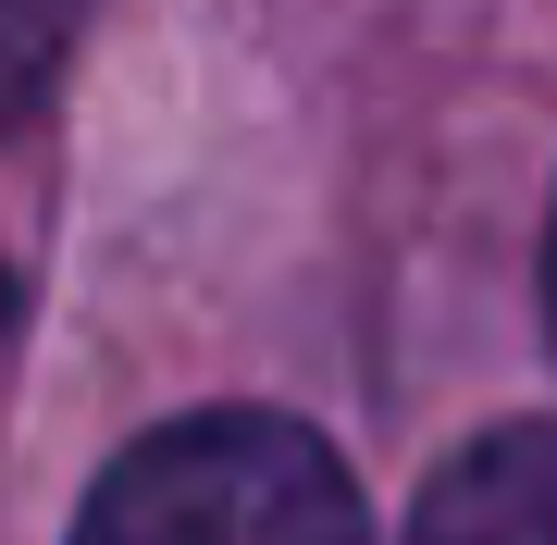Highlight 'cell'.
<instances>
[{
  "label": "cell",
  "mask_w": 557,
  "mask_h": 545,
  "mask_svg": "<svg viewBox=\"0 0 557 545\" xmlns=\"http://www.w3.org/2000/svg\"><path fill=\"white\" fill-rule=\"evenodd\" d=\"M75 545H372V521L322 434L211 409V422H161L124 446Z\"/></svg>",
  "instance_id": "1"
},
{
  "label": "cell",
  "mask_w": 557,
  "mask_h": 545,
  "mask_svg": "<svg viewBox=\"0 0 557 545\" xmlns=\"http://www.w3.org/2000/svg\"><path fill=\"white\" fill-rule=\"evenodd\" d=\"M409 545H557V422H508L458 446L421 496Z\"/></svg>",
  "instance_id": "2"
},
{
  "label": "cell",
  "mask_w": 557,
  "mask_h": 545,
  "mask_svg": "<svg viewBox=\"0 0 557 545\" xmlns=\"http://www.w3.org/2000/svg\"><path fill=\"white\" fill-rule=\"evenodd\" d=\"M75 25H87V0H0V124H25V112L50 100Z\"/></svg>",
  "instance_id": "3"
},
{
  "label": "cell",
  "mask_w": 557,
  "mask_h": 545,
  "mask_svg": "<svg viewBox=\"0 0 557 545\" xmlns=\"http://www.w3.org/2000/svg\"><path fill=\"white\" fill-rule=\"evenodd\" d=\"M545 323H557V236H545Z\"/></svg>",
  "instance_id": "4"
},
{
  "label": "cell",
  "mask_w": 557,
  "mask_h": 545,
  "mask_svg": "<svg viewBox=\"0 0 557 545\" xmlns=\"http://www.w3.org/2000/svg\"><path fill=\"white\" fill-rule=\"evenodd\" d=\"M0 335H13V273H0Z\"/></svg>",
  "instance_id": "5"
}]
</instances>
